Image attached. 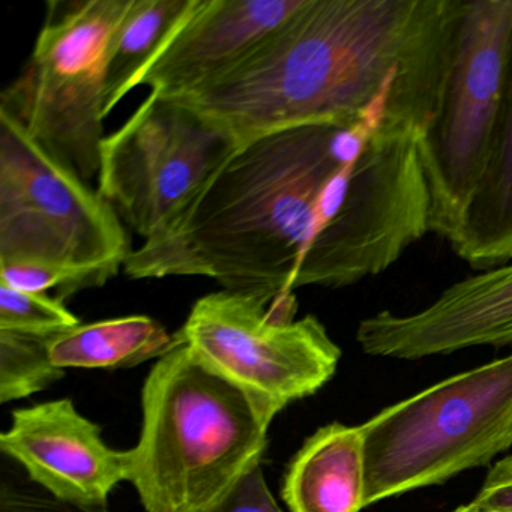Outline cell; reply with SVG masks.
Instances as JSON below:
<instances>
[{"instance_id": "1", "label": "cell", "mask_w": 512, "mask_h": 512, "mask_svg": "<svg viewBox=\"0 0 512 512\" xmlns=\"http://www.w3.org/2000/svg\"><path fill=\"white\" fill-rule=\"evenodd\" d=\"M383 121L373 107L347 127L304 125L238 146L175 223L131 250L122 269L133 280L211 278L244 295L295 292L323 188Z\"/></svg>"}, {"instance_id": "2", "label": "cell", "mask_w": 512, "mask_h": 512, "mask_svg": "<svg viewBox=\"0 0 512 512\" xmlns=\"http://www.w3.org/2000/svg\"><path fill=\"white\" fill-rule=\"evenodd\" d=\"M416 58L398 2L305 0L235 67L173 100L242 146L304 125L356 124Z\"/></svg>"}, {"instance_id": "3", "label": "cell", "mask_w": 512, "mask_h": 512, "mask_svg": "<svg viewBox=\"0 0 512 512\" xmlns=\"http://www.w3.org/2000/svg\"><path fill=\"white\" fill-rule=\"evenodd\" d=\"M142 410L127 481L148 512L211 511L268 449L271 421L178 340L148 374Z\"/></svg>"}, {"instance_id": "4", "label": "cell", "mask_w": 512, "mask_h": 512, "mask_svg": "<svg viewBox=\"0 0 512 512\" xmlns=\"http://www.w3.org/2000/svg\"><path fill=\"white\" fill-rule=\"evenodd\" d=\"M359 427L367 506L488 466L512 448V355L434 383Z\"/></svg>"}, {"instance_id": "5", "label": "cell", "mask_w": 512, "mask_h": 512, "mask_svg": "<svg viewBox=\"0 0 512 512\" xmlns=\"http://www.w3.org/2000/svg\"><path fill=\"white\" fill-rule=\"evenodd\" d=\"M512 62V0H451L445 55L418 139L430 232L455 235L487 164Z\"/></svg>"}, {"instance_id": "6", "label": "cell", "mask_w": 512, "mask_h": 512, "mask_svg": "<svg viewBox=\"0 0 512 512\" xmlns=\"http://www.w3.org/2000/svg\"><path fill=\"white\" fill-rule=\"evenodd\" d=\"M133 0H52L23 73L0 110L91 184L100 172L113 38Z\"/></svg>"}, {"instance_id": "7", "label": "cell", "mask_w": 512, "mask_h": 512, "mask_svg": "<svg viewBox=\"0 0 512 512\" xmlns=\"http://www.w3.org/2000/svg\"><path fill=\"white\" fill-rule=\"evenodd\" d=\"M131 253L113 206L0 110V263L88 272L101 286Z\"/></svg>"}, {"instance_id": "8", "label": "cell", "mask_w": 512, "mask_h": 512, "mask_svg": "<svg viewBox=\"0 0 512 512\" xmlns=\"http://www.w3.org/2000/svg\"><path fill=\"white\" fill-rule=\"evenodd\" d=\"M295 293H209L176 332L194 358L244 392L268 421L316 394L337 373L341 349L316 316L295 320Z\"/></svg>"}, {"instance_id": "9", "label": "cell", "mask_w": 512, "mask_h": 512, "mask_svg": "<svg viewBox=\"0 0 512 512\" xmlns=\"http://www.w3.org/2000/svg\"><path fill=\"white\" fill-rule=\"evenodd\" d=\"M419 134L413 125L383 121L359 155L337 224L308 257L293 289H341L382 274L430 233Z\"/></svg>"}, {"instance_id": "10", "label": "cell", "mask_w": 512, "mask_h": 512, "mask_svg": "<svg viewBox=\"0 0 512 512\" xmlns=\"http://www.w3.org/2000/svg\"><path fill=\"white\" fill-rule=\"evenodd\" d=\"M236 148L190 107L151 92L104 137L98 191L146 241L175 223Z\"/></svg>"}, {"instance_id": "11", "label": "cell", "mask_w": 512, "mask_h": 512, "mask_svg": "<svg viewBox=\"0 0 512 512\" xmlns=\"http://www.w3.org/2000/svg\"><path fill=\"white\" fill-rule=\"evenodd\" d=\"M305 0H187L151 58L137 71L139 86L176 98L235 67L292 17Z\"/></svg>"}, {"instance_id": "12", "label": "cell", "mask_w": 512, "mask_h": 512, "mask_svg": "<svg viewBox=\"0 0 512 512\" xmlns=\"http://www.w3.org/2000/svg\"><path fill=\"white\" fill-rule=\"evenodd\" d=\"M355 338L365 355L401 361L512 346V262L457 281L415 313L379 311Z\"/></svg>"}, {"instance_id": "13", "label": "cell", "mask_w": 512, "mask_h": 512, "mask_svg": "<svg viewBox=\"0 0 512 512\" xmlns=\"http://www.w3.org/2000/svg\"><path fill=\"white\" fill-rule=\"evenodd\" d=\"M0 451L32 481L70 502L109 505L113 488L127 481V451L107 446L100 425L68 398L14 410Z\"/></svg>"}, {"instance_id": "14", "label": "cell", "mask_w": 512, "mask_h": 512, "mask_svg": "<svg viewBox=\"0 0 512 512\" xmlns=\"http://www.w3.org/2000/svg\"><path fill=\"white\" fill-rule=\"evenodd\" d=\"M290 512H362L367 508L365 442L359 425L332 422L305 440L284 473Z\"/></svg>"}, {"instance_id": "15", "label": "cell", "mask_w": 512, "mask_h": 512, "mask_svg": "<svg viewBox=\"0 0 512 512\" xmlns=\"http://www.w3.org/2000/svg\"><path fill=\"white\" fill-rule=\"evenodd\" d=\"M448 242L475 271L512 262V62L484 173Z\"/></svg>"}, {"instance_id": "16", "label": "cell", "mask_w": 512, "mask_h": 512, "mask_svg": "<svg viewBox=\"0 0 512 512\" xmlns=\"http://www.w3.org/2000/svg\"><path fill=\"white\" fill-rule=\"evenodd\" d=\"M176 346L175 334L148 316L80 323L49 338L50 359L58 368L115 370L163 358Z\"/></svg>"}, {"instance_id": "17", "label": "cell", "mask_w": 512, "mask_h": 512, "mask_svg": "<svg viewBox=\"0 0 512 512\" xmlns=\"http://www.w3.org/2000/svg\"><path fill=\"white\" fill-rule=\"evenodd\" d=\"M187 0H133L113 38L107 70L104 119L127 97L137 71L160 46Z\"/></svg>"}, {"instance_id": "18", "label": "cell", "mask_w": 512, "mask_h": 512, "mask_svg": "<svg viewBox=\"0 0 512 512\" xmlns=\"http://www.w3.org/2000/svg\"><path fill=\"white\" fill-rule=\"evenodd\" d=\"M49 338L0 331V403L37 394L65 376L50 359Z\"/></svg>"}, {"instance_id": "19", "label": "cell", "mask_w": 512, "mask_h": 512, "mask_svg": "<svg viewBox=\"0 0 512 512\" xmlns=\"http://www.w3.org/2000/svg\"><path fill=\"white\" fill-rule=\"evenodd\" d=\"M79 325L80 320L56 296L20 292L0 283V331L53 337Z\"/></svg>"}, {"instance_id": "20", "label": "cell", "mask_w": 512, "mask_h": 512, "mask_svg": "<svg viewBox=\"0 0 512 512\" xmlns=\"http://www.w3.org/2000/svg\"><path fill=\"white\" fill-rule=\"evenodd\" d=\"M0 283L20 292L47 293L58 290L56 298L65 301L80 290L101 287L88 272L44 263H0Z\"/></svg>"}, {"instance_id": "21", "label": "cell", "mask_w": 512, "mask_h": 512, "mask_svg": "<svg viewBox=\"0 0 512 512\" xmlns=\"http://www.w3.org/2000/svg\"><path fill=\"white\" fill-rule=\"evenodd\" d=\"M0 512H110L109 505H83L50 493L43 485L22 478H5L0 485Z\"/></svg>"}, {"instance_id": "22", "label": "cell", "mask_w": 512, "mask_h": 512, "mask_svg": "<svg viewBox=\"0 0 512 512\" xmlns=\"http://www.w3.org/2000/svg\"><path fill=\"white\" fill-rule=\"evenodd\" d=\"M209 512H283L269 490L262 464L251 469Z\"/></svg>"}, {"instance_id": "23", "label": "cell", "mask_w": 512, "mask_h": 512, "mask_svg": "<svg viewBox=\"0 0 512 512\" xmlns=\"http://www.w3.org/2000/svg\"><path fill=\"white\" fill-rule=\"evenodd\" d=\"M470 505L487 512H512V455L497 461Z\"/></svg>"}, {"instance_id": "24", "label": "cell", "mask_w": 512, "mask_h": 512, "mask_svg": "<svg viewBox=\"0 0 512 512\" xmlns=\"http://www.w3.org/2000/svg\"><path fill=\"white\" fill-rule=\"evenodd\" d=\"M454 512H487V511H481V509L475 508V506L470 505V503H467V505L460 506V508L455 509Z\"/></svg>"}]
</instances>
